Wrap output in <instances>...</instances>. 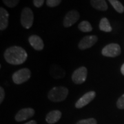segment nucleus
<instances>
[{"label":"nucleus","mask_w":124,"mask_h":124,"mask_svg":"<svg viewBox=\"0 0 124 124\" xmlns=\"http://www.w3.org/2000/svg\"><path fill=\"white\" fill-rule=\"evenodd\" d=\"M108 1L111 4V5L113 6V8L115 9L118 13H124V6L120 1H119L118 0H108Z\"/></svg>","instance_id":"18"},{"label":"nucleus","mask_w":124,"mask_h":124,"mask_svg":"<svg viewBox=\"0 0 124 124\" xmlns=\"http://www.w3.org/2000/svg\"><path fill=\"white\" fill-rule=\"evenodd\" d=\"M99 29L102 31L109 32L112 31V27H111L110 22L107 18H102L99 23Z\"/></svg>","instance_id":"16"},{"label":"nucleus","mask_w":124,"mask_h":124,"mask_svg":"<svg viewBox=\"0 0 124 124\" xmlns=\"http://www.w3.org/2000/svg\"><path fill=\"white\" fill-rule=\"evenodd\" d=\"M78 28L80 31L84 32H88L93 31V27L90 25V23L87 21H83L80 23L78 26Z\"/></svg>","instance_id":"17"},{"label":"nucleus","mask_w":124,"mask_h":124,"mask_svg":"<svg viewBox=\"0 0 124 124\" xmlns=\"http://www.w3.org/2000/svg\"><path fill=\"white\" fill-rule=\"evenodd\" d=\"M31 70L28 68H22L15 72L13 75V81L16 84H22L31 78Z\"/></svg>","instance_id":"3"},{"label":"nucleus","mask_w":124,"mask_h":124,"mask_svg":"<svg viewBox=\"0 0 124 124\" xmlns=\"http://www.w3.org/2000/svg\"><path fill=\"white\" fill-rule=\"evenodd\" d=\"M116 106L119 109H124V94L118 99Z\"/></svg>","instance_id":"22"},{"label":"nucleus","mask_w":124,"mask_h":124,"mask_svg":"<svg viewBox=\"0 0 124 124\" xmlns=\"http://www.w3.org/2000/svg\"><path fill=\"white\" fill-rule=\"evenodd\" d=\"M96 93L94 91H90L85 93L84 96H82L75 103L77 108H81L83 107L88 105L90 102H91L95 97Z\"/></svg>","instance_id":"8"},{"label":"nucleus","mask_w":124,"mask_h":124,"mask_svg":"<svg viewBox=\"0 0 124 124\" xmlns=\"http://www.w3.org/2000/svg\"><path fill=\"white\" fill-rule=\"evenodd\" d=\"M76 124H97V122L96 119L93 118H90L87 119L80 120Z\"/></svg>","instance_id":"20"},{"label":"nucleus","mask_w":124,"mask_h":124,"mask_svg":"<svg viewBox=\"0 0 124 124\" xmlns=\"http://www.w3.org/2000/svg\"><path fill=\"white\" fill-rule=\"evenodd\" d=\"M87 78V69L85 67H80L77 68L72 74V81L77 84H81L84 83Z\"/></svg>","instance_id":"6"},{"label":"nucleus","mask_w":124,"mask_h":124,"mask_svg":"<svg viewBox=\"0 0 124 124\" xmlns=\"http://www.w3.org/2000/svg\"><path fill=\"white\" fill-rule=\"evenodd\" d=\"M79 17L80 15L79 12L75 10H72L69 11L66 15L64 19H63V24L64 27L68 28V27L72 26L73 24H75L79 20Z\"/></svg>","instance_id":"7"},{"label":"nucleus","mask_w":124,"mask_h":124,"mask_svg":"<svg viewBox=\"0 0 124 124\" xmlns=\"http://www.w3.org/2000/svg\"><path fill=\"white\" fill-rule=\"evenodd\" d=\"M121 73L124 75V63L122 65V66L121 68Z\"/></svg>","instance_id":"26"},{"label":"nucleus","mask_w":124,"mask_h":124,"mask_svg":"<svg viewBox=\"0 0 124 124\" xmlns=\"http://www.w3.org/2000/svg\"><path fill=\"white\" fill-rule=\"evenodd\" d=\"M34 15L32 11L29 8H25L22 10L21 14V23L25 28H30L33 23Z\"/></svg>","instance_id":"4"},{"label":"nucleus","mask_w":124,"mask_h":124,"mask_svg":"<svg viewBox=\"0 0 124 124\" xmlns=\"http://www.w3.org/2000/svg\"><path fill=\"white\" fill-rule=\"evenodd\" d=\"M34 115H35V110L32 108H23L17 113V115L15 116V120L18 122L23 121L33 116Z\"/></svg>","instance_id":"10"},{"label":"nucleus","mask_w":124,"mask_h":124,"mask_svg":"<svg viewBox=\"0 0 124 124\" xmlns=\"http://www.w3.org/2000/svg\"><path fill=\"white\" fill-rule=\"evenodd\" d=\"M24 124H37V122L34 120H32V121H28V122H27Z\"/></svg>","instance_id":"25"},{"label":"nucleus","mask_w":124,"mask_h":124,"mask_svg":"<svg viewBox=\"0 0 124 124\" xmlns=\"http://www.w3.org/2000/svg\"><path fill=\"white\" fill-rule=\"evenodd\" d=\"M90 4L93 8L99 10L105 11L108 9V5L105 0H90Z\"/></svg>","instance_id":"14"},{"label":"nucleus","mask_w":124,"mask_h":124,"mask_svg":"<svg viewBox=\"0 0 124 124\" xmlns=\"http://www.w3.org/2000/svg\"><path fill=\"white\" fill-rule=\"evenodd\" d=\"M68 94V90L63 86L54 87L50 90L48 97L54 102H59L63 101Z\"/></svg>","instance_id":"2"},{"label":"nucleus","mask_w":124,"mask_h":124,"mask_svg":"<svg viewBox=\"0 0 124 124\" xmlns=\"http://www.w3.org/2000/svg\"><path fill=\"white\" fill-rule=\"evenodd\" d=\"M3 2L9 8H14L19 4V0H3Z\"/></svg>","instance_id":"19"},{"label":"nucleus","mask_w":124,"mask_h":124,"mask_svg":"<svg viewBox=\"0 0 124 124\" xmlns=\"http://www.w3.org/2000/svg\"><path fill=\"white\" fill-rule=\"evenodd\" d=\"M101 53L103 56L115 57L121 54V48L117 44H110L106 46L102 50Z\"/></svg>","instance_id":"5"},{"label":"nucleus","mask_w":124,"mask_h":124,"mask_svg":"<svg viewBox=\"0 0 124 124\" xmlns=\"http://www.w3.org/2000/svg\"><path fill=\"white\" fill-rule=\"evenodd\" d=\"M4 97H5V92L4 88L2 87L0 88V103H1L4 99Z\"/></svg>","instance_id":"24"},{"label":"nucleus","mask_w":124,"mask_h":124,"mask_svg":"<svg viewBox=\"0 0 124 124\" xmlns=\"http://www.w3.org/2000/svg\"><path fill=\"white\" fill-rule=\"evenodd\" d=\"M9 14L6 9L0 8V30L4 31L8 26Z\"/></svg>","instance_id":"12"},{"label":"nucleus","mask_w":124,"mask_h":124,"mask_svg":"<svg viewBox=\"0 0 124 124\" xmlns=\"http://www.w3.org/2000/svg\"><path fill=\"white\" fill-rule=\"evenodd\" d=\"M44 3V0H33V4L35 5V6L37 8L41 7Z\"/></svg>","instance_id":"23"},{"label":"nucleus","mask_w":124,"mask_h":124,"mask_svg":"<svg viewBox=\"0 0 124 124\" xmlns=\"http://www.w3.org/2000/svg\"><path fill=\"white\" fill-rule=\"evenodd\" d=\"M28 54L26 50L19 46H12L6 50L4 58L8 63L13 65L22 64L26 60Z\"/></svg>","instance_id":"1"},{"label":"nucleus","mask_w":124,"mask_h":124,"mask_svg":"<svg viewBox=\"0 0 124 124\" xmlns=\"http://www.w3.org/2000/svg\"><path fill=\"white\" fill-rule=\"evenodd\" d=\"M62 116V112L59 110H53L50 112L46 117V121L49 124H55L60 119Z\"/></svg>","instance_id":"13"},{"label":"nucleus","mask_w":124,"mask_h":124,"mask_svg":"<svg viewBox=\"0 0 124 124\" xmlns=\"http://www.w3.org/2000/svg\"><path fill=\"white\" fill-rule=\"evenodd\" d=\"M62 0H47L46 4L49 7H55L61 3Z\"/></svg>","instance_id":"21"},{"label":"nucleus","mask_w":124,"mask_h":124,"mask_svg":"<svg viewBox=\"0 0 124 124\" xmlns=\"http://www.w3.org/2000/svg\"><path fill=\"white\" fill-rule=\"evenodd\" d=\"M30 44L37 50H41L44 48V42L41 38L37 35H32L28 39Z\"/></svg>","instance_id":"11"},{"label":"nucleus","mask_w":124,"mask_h":124,"mask_svg":"<svg viewBox=\"0 0 124 124\" xmlns=\"http://www.w3.org/2000/svg\"><path fill=\"white\" fill-rule=\"evenodd\" d=\"M50 74L54 79H60L65 76V72L59 66H53L51 68Z\"/></svg>","instance_id":"15"},{"label":"nucleus","mask_w":124,"mask_h":124,"mask_svg":"<svg viewBox=\"0 0 124 124\" xmlns=\"http://www.w3.org/2000/svg\"><path fill=\"white\" fill-rule=\"evenodd\" d=\"M97 37L95 35L86 36L84 37L80 41L79 43V48L81 50H85V49L89 48L92 47L93 46L96 44L97 41Z\"/></svg>","instance_id":"9"}]
</instances>
